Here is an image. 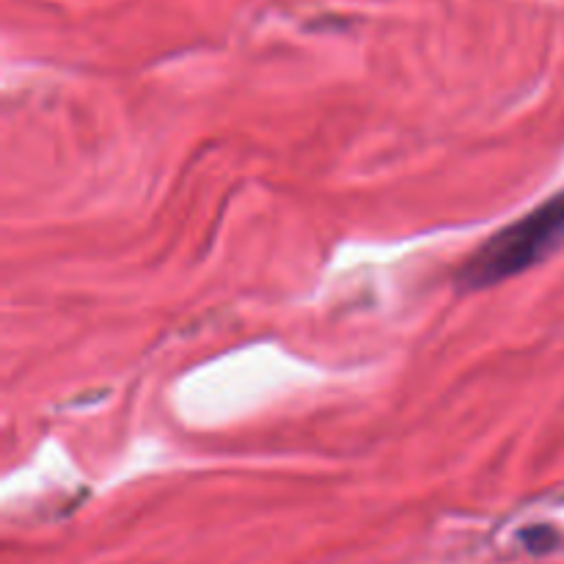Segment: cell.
Returning a JSON list of instances; mask_svg holds the SVG:
<instances>
[{
	"label": "cell",
	"instance_id": "cell-1",
	"mask_svg": "<svg viewBox=\"0 0 564 564\" xmlns=\"http://www.w3.org/2000/svg\"><path fill=\"white\" fill-rule=\"evenodd\" d=\"M564 242V191L551 196L516 224L496 231L463 268L460 281L468 290L494 286L543 262Z\"/></svg>",
	"mask_w": 564,
	"mask_h": 564
}]
</instances>
